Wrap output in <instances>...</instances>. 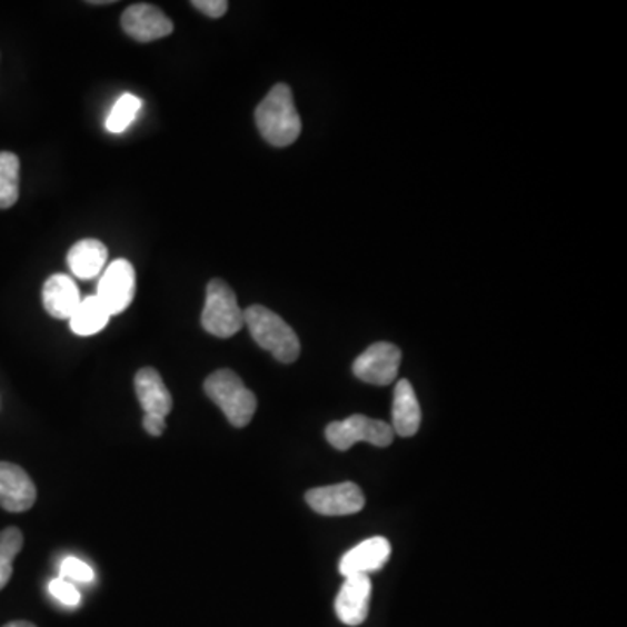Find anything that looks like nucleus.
<instances>
[{"label":"nucleus","instance_id":"17","mask_svg":"<svg viewBox=\"0 0 627 627\" xmlns=\"http://www.w3.org/2000/svg\"><path fill=\"white\" fill-rule=\"evenodd\" d=\"M110 318L112 316H110L109 310L94 295V297L81 300L72 318H70V328L76 335L89 337V335L100 334L104 326L109 325Z\"/></svg>","mask_w":627,"mask_h":627},{"label":"nucleus","instance_id":"15","mask_svg":"<svg viewBox=\"0 0 627 627\" xmlns=\"http://www.w3.org/2000/svg\"><path fill=\"white\" fill-rule=\"evenodd\" d=\"M422 422V410L418 405L415 389L408 380H399L395 387V401H392V430L401 438H411L417 435Z\"/></svg>","mask_w":627,"mask_h":627},{"label":"nucleus","instance_id":"2","mask_svg":"<svg viewBox=\"0 0 627 627\" xmlns=\"http://www.w3.org/2000/svg\"><path fill=\"white\" fill-rule=\"evenodd\" d=\"M245 325L261 349L269 350L279 362L290 365L300 356V340L281 316L263 306H251L242 310Z\"/></svg>","mask_w":627,"mask_h":627},{"label":"nucleus","instance_id":"6","mask_svg":"<svg viewBox=\"0 0 627 627\" xmlns=\"http://www.w3.org/2000/svg\"><path fill=\"white\" fill-rule=\"evenodd\" d=\"M137 291V272L131 261L116 260L104 270L98 285V295L101 303L107 307L110 316L125 312L133 303Z\"/></svg>","mask_w":627,"mask_h":627},{"label":"nucleus","instance_id":"27","mask_svg":"<svg viewBox=\"0 0 627 627\" xmlns=\"http://www.w3.org/2000/svg\"><path fill=\"white\" fill-rule=\"evenodd\" d=\"M89 4H93V6L112 4V0H91Z\"/></svg>","mask_w":627,"mask_h":627},{"label":"nucleus","instance_id":"8","mask_svg":"<svg viewBox=\"0 0 627 627\" xmlns=\"http://www.w3.org/2000/svg\"><path fill=\"white\" fill-rule=\"evenodd\" d=\"M306 502L321 516H349L365 507V495L356 482L346 481L331 487L312 488L306 494Z\"/></svg>","mask_w":627,"mask_h":627},{"label":"nucleus","instance_id":"9","mask_svg":"<svg viewBox=\"0 0 627 627\" xmlns=\"http://www.w3.org/2000/svg\"><path fill=\"white\" fill-rule=\"evenodd\" d=\"M122 30L138 42H152L171 36L173 21L152 4L129 6L121 17Z\"/></svg>","mask_w":627,"mask_h":627},{"label":"nucleus","instance_id":"1","mask_svg":"<svg viewBox=\"0 0 627 627\" xmlns=\"http://www.w3.org/2000/svg\"><path fill=\"white\" fill-rule=\"evenodd\" d=\"M255 122L261 138L272 147H290L302 133V121L288 84L273 86L255 110Z\"/></svg>","mask_w":627,"mask_h":627},{"label":"nucleus","instance_id":"11","mask_svg":"<svg viewBox=\"0 0 627 627\" xmlns=\"http://www.w3.org/2000/svg\"><path fill=\"white\" fill-rule=\"evenodd\" d=\"M371 601V580L366 575L347 577L335 599V611L346 626H361L368 617Z\"/></svg>","mask_w":627,"mask_h":627},{"label":"nucleus","instance_id":"21","mask_svg":"<svg viewBox=\"0 0 627 627\" xmlns=\"http://www.w3.org/2000/svg\"><path fill=\"white\" fill-rule=\"evenodd\" d=\"M23 547V534L18 528H6L0 531V558L14 561Z\"/></svg>","mask_w":627,"mask_h":627},{"label":"nucleus","instance_id":"24","mask_svg":"<svg viewBox=\"0 0 627 627\" xmlns=\"http://www.w3.org/2000/svg\"><path fill=\"white\" fill-rule=\"evenodd\" d=\"M143 427L150 436H161L166 430V418L159 415H147L143 418Z\"/></svg>","mask_w":627,"mask_h":627},{"label":"nucleus","instance_id":"25","mask_svg":"<svg viewBox=\"0 0 627 627\" xmlns=\"http://www.w3.org/2000/svg\"><path fill=\"white\" fill-rule=\"evenodd\" d=\"M12 575V561L8 559L0 558V591L8 586L9 580H11Z\"/></svg>","mask_w":627,"mask_h":627},{"label":"nucleus","instance_id":"26","mask_svg":"<svg viewBox=\"0 0 627 627\" xmlns=\"http://www.w3.org/2000/svg\"><path fill=\"white\" fill-rule=\"evenodd\" d=\"M4 627H37L32 623H27V620H14V623L6 624Z\"/></svg>","mask_w":627,"mask_h":627},{"label":"nucleus","instance_id":"14","mask_svg":"<svg viewBox=\"0 0 627 627\" xmlns=\"http://www.w3.org/2000/svg\"><path fill=\"white\" fill-rule=\"evenodd\" d=\"M135 390H137L138 401L147 415H159L165 417L173 408V398L166 387L159 371L153 368H141L135 375Z\"/></svg>","mask_w":627,"mask_h":627},{"label":"nucleus","instance_id":"13","mask_svg":"<svg viewBox=\"0 0 627 627\" xmlns=\"http://www.w3.org/2000/svg\"><path fill=\"white\" fill-rule=\"evenodd\" d=\"M81 300L76 282L64 273H52L42 288V306L54 319L72 318Z\"/></svg>","mask_w":627,"mask_h":627},{"label":"nucleus","instance_id":"16","mask_svg":"<svg viewBox=\"0 0 627 627\" xmlns=\"http://www.w3.org/2000/svg\"><path fill=\"white\" fill-rule=\"evenodd\" d=\"M107 258L109 250L103 242L98 239H82L70 248L67 261L73 276L79 279H91L97 278L103 270Z\"/></svg>","mask_w":627,"mask_h":627},{"label":"nucleus","instance_id":"4","mask_svg":"<svg viewBox=\"0 0 627 627\" xmlns=\"http://www.w3.org/2000/svg\"><path fill=\"white\" fill-rule=\"evenodd\" d=\"M201 322L209 335L218 338L233 337L245 326V312L226 281L213 279L208 282Z\"/></svg>","mask_w":627,"mask_h":627},{"label":"nucleus","instance_id":"19","mask_svg":"<svg viewBox=\"0 0 627 627\" xmlns=\"http://www.w3.org/2000/svg\"><path fill=\"white\" fill-rule=\"evenodd\" d=\"M141 104H143V101L135 94H122L113 104L112 112H110L107 125H104L110 133L121 135L129 126L133 125L135 119L140 113Z\"/></svg>","mask_w":627,"mask_h":627},{"label":"nucleus","instance_id":"18","mask_svg":"<svg viewBox=\"0 0 627 627\" xmlns=\"http://www.w3.org/2000/svg\"><path fill=\"white\" fill-rule=\"evenodd\" d=\"M20 198V159L17 153L0 152V209L11 208Z\"/></svg>","mask_w":627,"mask_h":627},{"label":"nucleus","instance_id":"20","mask_svg":"<svg viewBox=\"0 0 627 627\" xmlns=\"http://www.w3.org/2000/svg\"><path fill=\"white\" fill-rule=\"evenodd\" d=\"M61 579L73 580V583H91L94 579V571L89 565L79 558H64L61 564Z\"/></svg>","mask_w":627,"mask_h":627},{"label":"nucleus","instance_id":"12","mask_svg":"<svg viewBox=\"0 0 627 627\" xmlns=\"http://www.w3.org/2000/svg\"><path fill=\"white\" fill-rule=\"evenodd\" d=\"M390 558V544L386 537H371V539L362 540L358 546L352 547L350 551L340 559L338 571L344 577H355V575H366L370 577L374 571L386 567Z\"/></svg>","mask_w":627,"mask_h":627},{"label":"nucleus","instance_id":"7","mask_svg":"<svg viewBox=\"0 0 627 627\" xmlns=\"http://www.w3.org/2000/svg\"><path fill=\"white\" fill-rule=\"evenodd\" d=\"M401 350L389 342H377L356 358L352 371L356 377L371 386H390L398 378Z\"/></svg>","mask_w":627,"mask_h":627},{"label":"nucleus","instance_id":"3","mask_svg":"<svg viewBox=\"0 0 627 627\" xmlns=\"http://www.w3.org/2000/svg\"><path fill=\"white\" fill-rule=\"evenodd\" d=\"M205 392L233 427L248 426L257 411V396L232 370H218L209 375Z\"/></svg>","mask_w":627,"mask_h":627},{"label":"nucleus","instance_id":"22","mask_svg":"<svg viewBox=\"0 0 627 627\" xmlns=\"http://www.w3.org/2000/svg\"><path fill=\"white\" fill-rule=\"evenodd\" d=\"M49 593L67 607H77L81 604V593L77 591V587L72 583L61 579V577L49 583Z\"/></svg>","mask_w":627,"mask_h":627},{"label":"nucleus","instance_id":"10","mask_svg":"<svg viewBox=\"0 0 627 627\" xmlns=\"http://www.w3.org/2000/svg\"><path fill=\"white\" fill-rule=\"evenodd\" d=\"M37 488L17 464L0 462V506L9 512L29 511L36 504Z\"/></svg>","mask_w":627,"mask_h":627},{"label":"nucleus","instance_id":"5","mask_svg":"<svg viewBox=\"0 0 627 627\" xmlns=\"http://www.w3.org/2000/svg\"><path fill=\"white\" fill-rule=\"evenodd\" d=\"M326 439L335 450L347 451L355 447L356 442H370L374 447L386 448L395 441V430L389 424L365 415H352V417L331 422L326 427Z\"/></svg>","mask_w":627,"mask_h":627},{"label":"nucleus","instance_id":"23","mask_svg":"<svg viewBox=\"0 0 627 627\" xmlns=\"http://www.w3.org/2000/svg\"><path fill=\"white\" fill-rule=\"evenodd\" d=\"M192 6L198 9L199 12L206 14V17L213 18V20L223 17L227 9H229V2H227V0H193Z\"/></svg>","mask_w":627,"mask_h":627}]
</instances>
